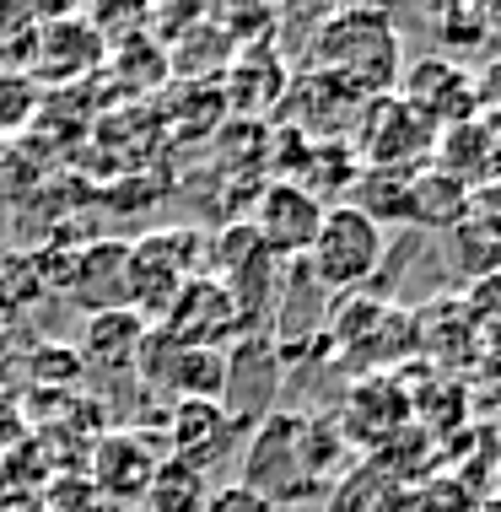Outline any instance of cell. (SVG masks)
Wrapping results in <instances>:
<instances>
[{
    "label": "cell",
    "mask_w": 501,
    "mask_h": 512,
    "mask_svg": "<svg viewBox=\"0 0 501 512\" xmlns=\"http://www.w3.org/2000/svg\"><path fill=\"white\" fill-rule=\"evenodd\" d=\"M334 459H340L334 426H324L318 415L270 410L243 448V486L286 512V507H302L324 491Z\"/></svg>",
    "instance_id": "1"
},
{
    "label": "cell",
    "mask_w": 501,
    "mask_h": 512,
    "mask_svg": "<svg viewBox=\"0 0 501 512\" xmlns=\"http://www.w3.org/2000/svg\"><path fill=\"white\" fill-rule=\"evenodd\" d=\"M313 71L340 81L351 98H388V87H399V76H405L394 17L367 6L324 17L313 38Z\"/></svg>",
    "instance_id": "2"
},
{
    "label": "cell",
    "mask_w": 501,
    "mask_h": 512,
    "mask_svg": "<svg viewBox=\"0 0 501 512\" xmlns=\"http://www.w3.org/2000/svg\"><path fill=\"white\" fill-rule=\"evenodd\" d=\"M383 254H388V232L367 211H356L351 200L324 205L318 238L308 248V270H313L318 286H329V292H356V286H367L372 275L383 270Z\"/></svg>",
    "instance_id": "3"
},
{
    "label": "cell",
    "mask_w": 501,
    "mask_h": 512,
    "mask_svg": "<svg viewBox=\"0 0 501 512\" xmlns=\"http://www.w3.org/2000/svg\"><path fill=\"white\" fill-rule=\"evenodd\" d=\"M437 146V130L388 92L372 98V114L361 119V157L372 173H421Z\"/></svg>",
    "instance_id": "4"
},
{
    "label": "cell",
    "mask_w": 501,
    "mask_h": 512,
    "mask_svg": "<svg viewBox=\"0 0 501 512\" xmlns=\"http://www.w3.org/2000/svg\"><path fill=\"white\" fill-rule=\"evenodd\" d=\"M318 221H324V200L313 195L308 184H297V178H275V184H264V195L254 200V238L264 243V254L270 259H297L308 254L313 238H318Z\"/></svg>",
    "instance_id": "5"
},
{
    "label": "cell",
    "mask_w": 501,
    "mask_h": 512,
    "mask_svg": "<svg viewBox=\"0 0 501 512\" xmlns=\"http://www.w3.org/2000/svg\"><path fill=\"white\" fill-rule=\"evenodd\" d=\"M405 108H415L431 130H453L464 119H480V87L464 65L442 60V54H426L415 60L405 76H399V92H394Z\"/></svg>",
    "instance_id": "6"
},
{
    "label": "cell",
    "mask_w": 501,
    "mask_h": 512,
    "mask_svg": "<svg viewBox=\"0 0 501 512\" xmlns=\"http://www.w3.org/2000/svg\"><path fill=\"white\" fill-rule=\"evenodd\" d=\"M238 437H243V426L221 399H178L173 415H167V453L194 464L200 475L227 464L238 453Z\"/></svg>",
    "instance_id": "7"
},
{
    "label": "cell",
    "mask_w": 501,
    "mask_h": 512,
    "mask_svg": "<svg viewBox=\"0 0 501 512\" xmlns=\"http://www.w3.org/2000/svg\"><path fill=\"white\" fill-rule=\"evenodd\" d=\"M162 329L173 345H211V351H221V340L238 335V302H232L227 281H189L184 292H178V302L167 308Z\"/></svg>",
    "instance_id": "8"
},
{
    "label": "cell",
    "mask_w": 501,
    "mask_h": 512,
    "mask_svg": "<svg viewBox=\"0 0 501 512\" xmlns=\"http://www.w3.org/2000/svg\"><path fill=\"white\" fill-rule=\"evenodd\" d=\"M33 71L49 81H81L108 60V44L87 17H49L33 27Z\"/></svg>",
    "instance_id": "9"
},
{
    "label": "cell",
    "mask_w": 501,
    "mask_h": 512,
    "mask_svg": "<svg viewBox=\"0 0 501 512\" xmlns=\"http://www.w3.org/2000/svg\"><path fill=\"white\" fill-rule=\"evenodd\" d=\"M65 292L87 313L130 308V243H97L87 254H76L65 270Z\"/></svg>",
    "instance_id": "10"
},
{
    "label": "cell",
    "mask_w": 501,
    "mask_h": 512,
    "mask_svg": "<svg viewBox=\"0 0 501 512\" xmlns=\"http://www.w3.org/2000/svg\"><path fill=\"white\" fill-rule=\"evenodd\" d=\"M151 335V324L135 308H103V313H87V329H81V367L92 372H130L141 362V345Z\"/></svg>",
    "instance_id": "11"
},
{
    "label": "cell",
    "mask_w": 501,
    "mask_h": 512,
    "mask_svg": "<svg viewBox=\"0 0 501 512\" xmlns=\"http://www.w3.org/2000/svg\"><path fill=\"white\" fill-rule=\"evenodd\" d=\"M162 453L151 448L146 437L135 432H103L92 448V475H97V491L114 496V502H141L146 486H151V469H157Z\"/></svg>",
    "instance_id": "12"
},
{
    "label": "cell",
    "mask_w": 501,
    "mask_h": 512,
    "mask_svg": "<svg viewBox=\"0 0 501 512\" xmlns=\"http://www.w3.org/2000/svg\"><path fill=\"white\" fill-rule=\"evenodd\" d=\"M491 151H496V130H485V119H464V124H453V130H437L431 162H437V173H448L453 184L475 189L491 178Z\"/></svg>",
    "instance_id": "13"
},
{
    "label": "cell",
    "mask_w": 501,
    "mask_h": 512,
    "mask_svg": "<svg viewBox=\"0 0 501 512\" xmlns=\"http://www.w3.org/2000/svg\"><path fill=\"white\" fill-rule=\"evenodd\" d=\"M464 211H469V189L453 184L448 173L437 168H421L410 178V200H405V221L415 227H464Z\"/></svg>",
    "instance_id": "14"
},
{
    "label": "cell",
    "mask_w": 501,
    "mask_h": 512,
    "mask_svg": "<svg viewBox=\"0 0 501 512\" xmlns=\"http://www.w3.org/2000/svg\"><path fill=\"white\" fill-rule=\"evenodd\" d=\"M141 502L151 512H205V502H211V480H205L194 464L162 453L157 469H151V486H146Z\"/></svg>",
    "instance_id": "15"
},
{
    "label": "cell",
    "mask_w": 501,
    "mask_h": 512,
    "mask_svg": "<svg viewBox=\"0 0 501 512\" xmlns=\"http://www.w3.org/2000/svg\"><path fill=\"white\" fill-rule=\"evenodd\" d=\"M38 114V81L22 71H0V135L22 130Z\"/></svg>",
    "instance_id": "16"
},
{
    "label": "cell",
    "mask_w": 501,
    "mask_h": 512,
    "mask_svg": "<svg viewBox=\"0 0 501 512\" xmlns=\"http://www.w3.org/2000/svg\"><path fill=\"white\" fill-rule=\"evenodd\" d=\"M464 227H469V232H480L485 243H496V248H501V178H485V184L469 189Z\"/></svg>",
    "instance_id": "17"
},
{
    "label": "cell",
    "mask_w": 501,
    "mask_h": 512,
    "mask_svg": "<svg viewBox=\"0 0 501 512\" xmlns=\"http://www.w3.org/2000/svg\"><path fill=\"white\" fill-rule=\"evenodd\" d=\"M205 512H281L275 502H264L259 491H248L243 480H232V486H216L211 502H205Z\"/></svg>",
    "instance_id": "18"
},
{
    "label": "cell",
    "mask_w": 501,
    "mask_h": 512,
    "mask_svg": "<svg viewBox=\"0 0 501 512\" xmlns=\"http://www.w3.org/2000/svg\"><path fill=\"white\" fill-rule=\"evenodd\" d=\"M485 512H501V496H496V502H485Z\"/></svg>",
    "instance_id": "19"
}]
</instances>
